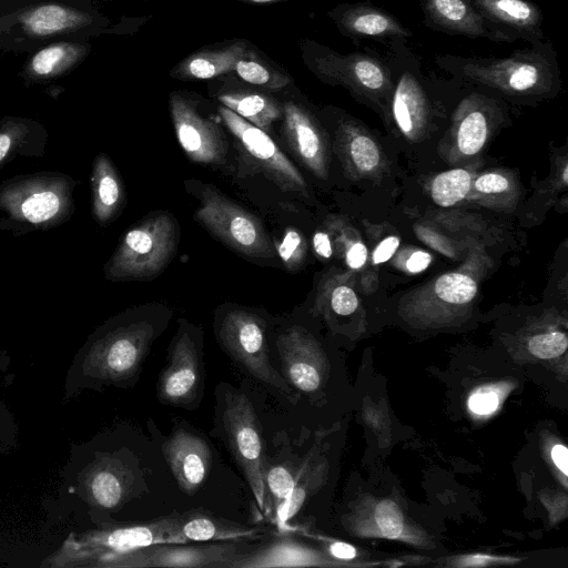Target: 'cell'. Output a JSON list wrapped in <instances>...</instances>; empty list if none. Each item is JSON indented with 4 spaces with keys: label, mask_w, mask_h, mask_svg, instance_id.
Returning <instances> with one entry per match:
<instances>
[{
    "label": "cell",
    "mask_w": 568,
    "mask_h": 568,
    "mask_svg": "<svg viewBox=\"0 0 568 568\" xmlns=\"http://www.w3.org/2000/svg\"><path fill=\"white\" fill-rule=\"evenodd\" d=\"M156 336L139 310H128L97 327L74 354L63 384V403L83 392L133 381Z\"/></svg>",
    "instance_id": "cell-1"
},
{
    "label": "cell",
    "mask_w": 568,
    "mask_h": 568,
    "mask_svg": "<svg viewBox=\"0 0 568 568\" xmlns=\"http://www.w3.org/2000/svg\"><path fill=\"white\" fill-rule=\"evenodd\" d=\"M434 61L459 82L486 87L513 100L550 99L561 89L557 51L549 40L504 58L442 53Z\"/></svg>",
    "instance_id": "cell-2"
},
{
    "label": "cell",
    "mask_w": 568,
    "mask_h": 568,
    "mask_svg": "<svg viewBox=\"0 0 568 568\" xmlns=\"http://www.w3.org/2000/svg\"><path fill=\"white\" fill-rule=\"evenodd\" d=\"M179 515L172 514L145 525L45 523L44 534L53 548L41 567H103L118 556L154 544H180Z\"/></svg>",
    "instance_id": "cell-3"
},
{
    "label": "cell",
    "mask_w": 568,
    "mask_h": 568,
    "mask_svg": "<svg viewBox=\"0 0 568 568\" xmlns=\"http://www.w3.org/2000/svg\"><path fill=\"white\" fill-rule=\"evenodd\" d=\"M79 181L59 171L18 174L0 182V232L22 236L68 222Z\"/></svg>",
    "instance_id": "cell-4"
},
{
    "label": "cell",
    "mask_w": 568,
    "mask_h": 568,
    "mask_svg": "<svg viewBox=\"0 0 568 568\" xmlns=\"http://www.w3.org/2000/svg\"><path fill=\"white\" fill-rule=\"evenodd\" d=\"M301 51L305 65L318 80L342 85L361 101L388 113L394 89L388 57L374 52L339 53L308 39L301 42Z\"/></svg>",
    "instance_id": "cell-5"
},
{
    "label": "cell",
    "mask_w": 568,
    "mask_h": 568,
    "mask_svg": "<svg viewBox=\"0 0 568 568\" xmlns=\"http://www.w3.org/2000/svg\"><path fill=\"white\" fill-rule=\"evenodd\" d=\"M179 243V225L168 212H154L128 229L103 266L111 282L149 281L173 260Z\"/></svg>",
    "instance_id": "cell-6"
},
{
    "label": "cell",
    "mask_w": 568,
    "mask_h": 568,
    "mask_svg": "<svg viewBox=\"0 0 568 568\" xmlns=\"http://www.w3.org/2000/svg\"><path fill=\"white\" fill-rule=\"evenodd\" d=\"M194 220L207 232L237 253L254 260L276 256L275 245L263 223L252 213L222 194L212 185H204Z\"/></svg>",
    "instance_id": "cell-7"
},
{
    "label": "cell",
    "mask_w": 568,
    "mask_h": 568,
    "mask_svg": "<svg viewBox=\"0 0 568 568\" xmlns=\"http://www.w3.org/2000/svg\"><path fill=\"white\" fill-rule=\"evenodd\" d=\"M216 338L227 355L260 383L276 389L294 404L297 395L268 358L265 323L256 314L234 308L216 326Z\"/></svg>",
    "instance_id": "cell-8"
},
{
    "label": "cell",
    "mask_w": 568,
    "mask_h": 568,
    "mask_svg": "<svg viewBox=\"0 0 568 568\" xmlns=\"http://www.w3.org/2000/svg\"><path fill=\"white\" fill-rule=\"evenodd\" d=\"M225 402L222 420L229 448L245 475L260 510L266 514L263 442L257 416L243 394L231 393Z\"/></svg>",
    "instance_id": "cell-9"
},
{
    "label": "cell",
    "mask_w": 568,
    "mask_h": 568,
    "mask_svg": "<svg viewBox=\"0 0 568 568\" xmlns=\"http://www.w3.org/2000/svg\"><path fill=\"white\" fill-rule=\"evenodd\" d=\"M224 124L240 152L284 192L306 194V183L297 168L280 150L267 132L251 124L224 105L219 106Z\"/></svg>",
    "instance_id": "cell-10"
},
{
    "label": "cell",
    "mask_w": 568,
    "mask_h": 568,
    "mask_svg": "<svg viewBox=\"0 0 568 568\" xmlns=\"http://www.w3.org/2000/svg\"><path fill=\"white\" fill-rule=\"evenodd\" d=\"M476 294L477 284L473 277L449 272L408 292L403 296L399 308L407 318L439 323L468 310Z\"/></svg>",
    "instance_id": "cell-11"
},
{
    "label": "cell",
    "mask_w": 568,
    "mask_h": 568,
    "mask_svg": "<svg viewBox=\"0 0 568 568\" xmlns=\"http://www.w3.org/2000/svg\"><path fill=\"white\" fill-rule=\"evenodd\" d=\"M203 382L201 338L186 321L180 320L172 339L169 365L161 372L158 398L169 405L184 406L194 400Z\"/></svg>",
    "instance_id": "cell-12"
},
{
    "label": "cell",
    "mask_w": 568,
    "mask_h": 568,
    "mask_svg": "<svg viewBox=\"0 0 568 568\" xmlns=\"http://www.w3.org/2000/svg\"><path fill=\"white\" fill-rule=\"evenodd\" d=\"M237 555L239 545L235 540H220L203 546L154 544L115 557L108 568H231Z\"/></svg>",
    "instance_id": "cell-13"
},
{
    "label": "cell",
    "mask_w": 568,
    "mask_h": 568,
    "mask_svg": "<svg viewBox=\"0 0 568 568\" xmlns=\"http://www.w3.org/2000/svg\"><path fill=\"white\" fill-rule=\"evenodd\" d=\"M169 105L176 139L186 156L200 164L221 163L226 144L220 128L204 118L195 101L182 92H172Z\"/></svg>",
    "instance_id": "cell-14"
},
{
    "label": "cell",
    "mask_w": 568,
    "mask_h": 568,
    "mask_svg": "<svg viewBox=\"0 0 568 568\" xmlns=\"http://www.w3.org/2000/svg\"><path fill=\"white\" fill-rule=\"evenodd\" d=\"M337 30L359 45L362 40L389 44L413 37L409 28L387 10L371 2L341 3L328 11Z\"/></svg>",
    "instance_id": "cell-15"
},
{
    "label": "cell",
    "mask_w": 568,
    "mask_h": 568,
    "mask_svg": "<svg viewBox=\"0 0 568 568\" xmlns=\"http://www.w3.org/2000/svg\"><path fill=\"white\" fill-rule=\"evenodd\" d=\"M283 135L294 156L315 176L326 179L328 172L327 139L314 114L300 103L285 101Z\"/></svg>",
    "instance_id": "cell-16"
},
{
    "label": "cell",
    "mask_w": 568,
    "mask_h": 568,
    "mask_svg": "<svg viewBox=\"0 0 568 568\" xmlns=\"http://www.w3.org/2000/svg\"><path fill=\"white\" fill-rule=\"evenodd\" d=\"M423 23L438 32L469 39L485 38L493 42L511 43L509 38L490 23L468 0H419Z\"/></svg>",
    "instance_id": "cell-17"
},
{
    "label": "cell",
    "mask_w": 568,
    "mask_h": 568,
    "mask_svg": "<svg viewBox=\"0 0 568 568\" xmlns=\"http://www.w3.org/2000/svg\"><path fill=\"white\" fill-rule=\"evenodd\" d=\"M276 346L286 382L304 393L317 390L322 384L323 357L312 336L293 326L278 336Z\"/></svg>",
    "instance_id": "cell-18"
},
{
    "label": "cell",
    "mask_w": 568,
    "mask_h": 568,
    "mask_svg": "<svg viewBox=\"0 0 568 568\" xmlns=\"http://www.w3.org/2000/svg\"><path fill=\"white\" fill-rule=\"evenodd\" d=\"M490 23L514 42L528 44L544 41V14L529 0H468Z\"/></svg>",
    "instance_id": "cell-19"
},
{
    "label": "cell",
    "mask_w": 568,
    "mask_h": 568,
    "mask_svg": "<svg viewBox=\"0 0 568 568\" xmlns=\"http://www.w3.org/2000/svg\"><path fill=\"white\" fill-rule=\"evenodd\" d=\"M163 454L181 490L193 495L205 481L211 468L207 443L186 430H179L163 444Z\"/></svg>",
    "instance_id": "cell-20"
},
{
    "label": "cell",
    "mask_w": 568,
    "mask_h": 568,
    "mask_svg": "<svg viewBox=\"0 0 568 568\" xmlns=\"http://www.w3.org/2000/svg\"><path fill=\"white\" fill-rule=\"evenodd\" d=\"M337 153L353 179L372 175L382 169L383 154L375 139L353 119L342 118L336 129Z\"/></svg>",
    "instance_id": "cell-21"
},
{
    "label": "cell",
    "mask_w": 568,
    "mask_h": 568,
    "mask_svg": "<svg viewBox=\"0 0 568 568\" xmlns=\"http://www.w3.org/2000/svg\"><path fill=\"white\" fill-rule=\"evenodd\" d=\"M248 49V44L243 40L204 48L181 60L173 67L170 74L183 81H199L233 73L236 63Z\"/></svg>",
    "instance_id": "cell-22"
},
{
    "label": "cell",
    "mask_w": 568,
    "mask_h": 568,
    "mask_svg": "<svg viewBox=\"0 0 568 568\" xmlns=\"http://www.w3.org/2000/svg\"><path fill=\"white\" fill-rule=\"evenodd\" d=\"M91 212L100 225H108L121 213L125 203L122 179L110 156L99 153L91 168Z\"/></svg>",
    "instance_id": "cell-23"
},
{
    "label": "cell",
    "mask_w": 568,
    "mask_h": 568,
    "mask_svg": "<svg viewBox=\"0 0 568 568\" xmlns=\"http://www.w3.org/2000/svg\"><path fill=\"white\" fill-rule=\"evenodd\" d=\"M48 132L38 121L6 116L0 121V169L16 158H42Z\"/></svg>",
    "instance_id": "cell-24"
},
{
    "label": "cell",
    "mask_w": 568,
    "mask_h": 568,
    "mask_svg": "<svg viewBox=\"0 0 568 568\" xmlns=\"http://www.w3.org/2000/svg\"><path fill=\"white\" fill-rule=\"evenodd\" d=\"M322 564L316 551L291 538L274 540L260 549L237 555L231 568L305 567Z\"/></svg>",
    "instance_id": "cell-25"
},
{
    "label": "cell",
    "mask_w": 568,
    "mask_h": 568,
    "mask_svg": "<svg viewBox=\"0 0 568 568\" xmlns=\"http://www.w3.org/2000/svg\"><path fill=\"white\" fill-rule=\"evenodd\" d=\"M22 29L33 37H54L84 28L92 18L80 10L61 4L38 6L20 16Z\"/></svg>",
    "instance_id": "cell-26"
},
{
    "label": "cell",
    "mask_w": 568,
    "mask_h": 568,
    "mask_svg": "<svg viewBox=\"0 0 568 568\" xmlns=\"http://www.w3.org/2000/svg\"><path fill=\"white\" fill-rule=\"evenodd\" d=\"M90 47L82 43L58 42L34 53L27 63L26 73L33 81H48L64 74L79 64Z\"/></svg>",
    "instance_id": "cell-27"
},
{
    "label": "cell",
    "mask_w": 568,
    "mask_h": 568,
    "mask_svg": "<svg viewBox=\"0 0 568 568\" xmlns=\"http://www.w3.org/2000/svg\"><path fill=\"white\" fill-rule=\"evenodd\" d=\"M217 99L222 105L265 132L283 115L282 104L265 93L251 90L225 91Z\"/></svg>",
    "instance_id": "cell-28"
},
{
    "label": "cell",
    "mask_w": 568,
    "mask_h": 568,
    "mask_svg": "<svg viewBox=\"0 0 568 568\" xmlns=\"http://www.w3.org/2000/svg\"><path fill=\"white\" fill-rule=\"evenodd\" d=\"M256 531L239 524L226 523L201 511L179 515L178 536L180 542L235 540L251 536Z\"/></svg>",
    "instance_id": "cell-29"
},
{
    "label": "cell",
    "mask_w": 568,
    "mask_h": 568,
    "mask_svg": "<svg viewBox=\"0 0 568 568\" xmlns=\"http://www.w3.org/2000/svg\"><path fill=\"white\" fill-rule=\"evenodd\" d=\"M233 73H236L242 81L248 84L272 91L281 90L291 82V77L287 73L272 67L250 49L239 60Z\"/></svg>",
    "instance_id": "cell-30"
},
{
    "label": "cell",
    "mask_w": 568,
    "mask_h": 568,
    "mask_svg": "<svg viewBox=\"0 0 568 568\" xmlns=\"http://www.w3.org/2000/svg\"><path fill=\"white\" fill-rule=\"evenodd\" d=\"M473 175L465 169H452L436 175L430 184L432 200L442 207L464 201L471 191Z\"/></svg>",
    "instance_id": "cell-31"
},
{
    "label": "cell",
    "mask_w": 568,
    "mask_h": 568,
    "mask_svg": "<svg viewBox=\"0 0 568 568\" xmlns=\"http://www.w3.org/2000/svg\"><path fill=\"white\" fill-rule=\"evenodd\" d=\"M320 288L317 304H328L335 314L347 316L357 310L358 298L355 291L337 277L325 282Z\"/></svg>",
    "instance_id": "cell-32"
},
{
    "label": "cell",
    "mask_w": 568,
    "mask_h": 568,
    "mask_svg": "<svg viewBox=\"0 0 568 568\" xmlns=\"http://www.w3.org/2000/svg\"><path fill=\"white\" fill-rule=\"evenodd\" d=\"M297 476L294 475L292 468L284 465L266 466L263 463V479L265 488L270 490L276 511L290 498L295 486Z\"/></svg>",
    "instance_id": "cell-33"
},
{
    "label": "cell",
    "mask_w": 568,
    "mask_h": 568,
    "mask_svg": "<svg viewBox=\"0 0 568 568\" xmlns=\"http://www.w3.org/2000/svg\"><path fill=\"white\" fill-rule=\"evenodd\" d=\"M275 250L285 268L288 272H295L305 261L307 244L300 231L287 227Z\"/></svg>",
    "instance_id": "cell-34"
},
{
    "label": "cell",
    "mask_w": 568,
    "mask_h": 568,
    "mask_svg": "<svg viewBox=\"0 0 568 568\" xmlns=\"http://www.w3.org/2000/svg\"><path fill=\"white\" fill-rule=\"evenodd\" d=\"M568 346L567 336L561 332H550L534 336L528 344L529 352L538 358H554Z\"/></svg>",
    "instance_id": "cell-35"
},
{
    "label": "cell",
    "mask_w": 568,
    "mask_h": 568,
    "mask_svg": "<svg viewBox=\"0 0 568 568\" xmlns=\"http://www.w3.org/2000/svg\"><path fill=\"white\" fill-rule=\"evenodd\" d=\"M375 519L385 537L397 538L403 531V515L392 500H383L377 505Z\"/></svg>",
    "instance_id": "cell-36"
},
{
    "label": "cell",
    "mask_w": 568,
    "mask_h": 568,
    "mask_svg": "<svg viewBox=\"0 0 568 568\" xmlns=\"http://www.w3.org/2000/svg\"><path fill=\"white\" fill-rule=\"evenodd\" d=\"M471 189L484 196L501 195L511 189V183L501 173L487 172L473 180Z\"/></svg>",
    "instance_id": "cell-37"
},
{
    "label": "cell",
    "mask_w": 568,
    "mask_h": 568,
    "mask_svg": "<svg viewBox=\"0 0 568 568\" xmlns=\"http://www.w3.org/2000/svg\"><path fill=\"white\" fill-rule=\"evenodd\" d=\"M341 243L344 245V257L345 263L351 270L362 268L367 260V247L361 241H345L341 236Z\"/></svg>",
    "instance_id": "cell-38"
},
{
    "label": "cell",
    "mask_w": 568,
    "mask_h": 568,
    "mask_svg": "<svg viewBox=\"0 0 568 568\" xmlns=\"http://www.w3.org/2000/svg\"><path fill=\"white\" fill-rule=\"evenodd\" d=\"M498 396L493 390H481L473 394L468 405L471 412L479 415L493 413L498 406Z\"/></svg>",
    "instance_id": "cell-39"
},
{
    "label": "cell",
    "mask_w": 568,
    "mask_h": 568,
    "mask_svg": "<svg viewBox=\"0 0 568 568\" xmlns=\"http://www.w3.org/2000/svg\"><path fill=\"white\" fill-rule=\"evenodd\" d=\"M399 243L400 241L397 236L392 235L385 237L374 248L372 254V263L374 265H378L387 262L398 248Z\"/></svg>",
    "instance_id": "cell-40"
},
{
    "label": "cell",
    "mask_w": 568,
    "mask_h": 568,
    "mask_svg": "<svg viewBox=\"0 0 568 568\" xmlns=\"http://www.w3.org/2000/svg\"><path fill=\"white\" fill-rule=\"evenodd\" d=\"M0 433L18 445V424L9 407L2 402H0Z\"/></svg>",
    "instance_id": "cell-41"
},
{
    "label": "cell",
    "mask_w": 568,
    "mask_h": 568,
    "mask_svg": "<svg viewBox=\"0 0 568 568\" xmlns=\"http://www.w3.org/2000/svg\"><path fill=\"white\" fill-rule=\"evenodd\" d=\"M313 248L315 254L322 260H328L333 255V242L331 234L324 231H317L313 235Z\"/></svg>",
    "instance_id": "cell-42"
},
{
    "label": "cell",
    "mask_w": 568,
    "mask_h": 568,
    "mask_svg": "<svg viewBox=\"0 0 568 568\" xmlns=\"http://www.w3.org/2000/svg\"><path fill=\"white\" fill-rule=\"evenodd\" d=\"M432 263V255L422 250L414 251L407 257L405 267L409 273H420L425 271Z\"/></svg>",
    "instance_id": "cell-43"
},
{
    "label": "cell",
    "mask_w": 568,
    "mask_h": 568,
    "mask_svg": "<svg viewBox=\"0 0 568 568\" xmlns=\"http://www.w3.org/2000/svg\"><path fill=\"white\" fill-rule=\"evenodd\" d=\"M551 458L555 465L565 475L568 474V449L564 445L557 444L551 449Z\"/></svg>",
    "instance_id": "cell-44"
},
{
    "label": "cell",
    "mask_w": 568,
    "mask_h": 568,
    "mask_svg": "<svg viewBox=\"0 0 568 568\" xmlns=\"http://www.w3.org/2000/svg\"><path fill=\"white\" fill-rule=\"evenodd\" d=\"M331 554L339 559H353L356 556V550L353 546L345 542H333L329 546Z\"/></svg>",
    "instance_id": "cell-45"
},
{
    "label": "cell",
    "mask_w": 568,
    "mask_h": 568,
    "mask_svg": "<svg viewBox=\"0 0 568 568\" xmlns=\"http://www.w3.org/2000/svg\"><path fill=\"white\" fill-rule=\"evenodd\" d=\"M18 445L12 443L3 434L0 433V454H8L13 450Z\"/></svg>",
    "instance_id": "cell-46"
},
{
    "label": "cell",
    "mask_w": 568,
    "mask_h": 568,
    "mask_svg": "<svg viewBox=\"0 0 568 568\" xmlns=\"http://www.w3.org/2000/svg\"><path fill=\"white\" fill-rule=\"evenodd\" d=\"M236 1L246 2V3L264 4V3L282 2V1H286V0H236Z\"/></svg>",
    "instance_id": "cell-47"
},
{
    "label": "cell",
    "mask_w": 568,
    "mask_h": 568,
    "mask_svg": "<svg viewBox=\"0 0 568 568\" xmlns=\"http://www.w3.org/2000/svg\"><path fill=\"white\" fill-rule=\"evenodd\" d=\"M567 174H568V170H567V165H565L564 171H562V181L565 184L568 182Z\"/></svg>",
    "instance_id": "cell-48"
}]
</instances>
